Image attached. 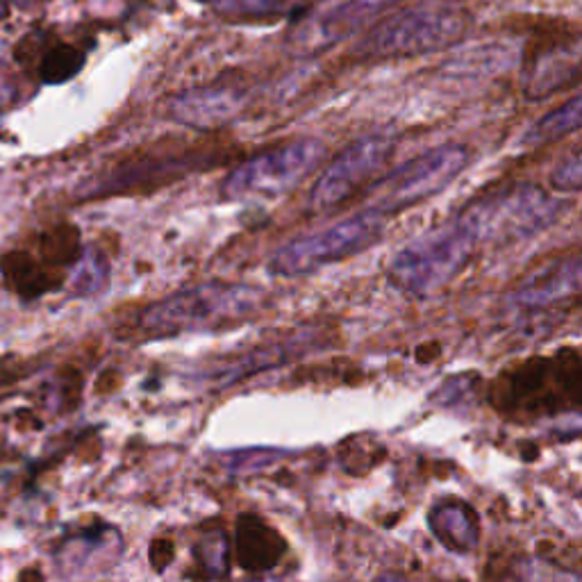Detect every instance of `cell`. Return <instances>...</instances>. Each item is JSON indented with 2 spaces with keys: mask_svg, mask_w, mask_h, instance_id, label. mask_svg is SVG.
Returning a JSON list of instances; mask_svg holds the SVG:
<instances>
[{
  "mask_svg": "<svg viewBox=\"0 0 582 582\" xmlns=\"http://www.w3.org/2000/svg\"><path fill=\"white\" fill-rule=\"evenodd\" d=\"M514 582H582L578 573L558 567L544 558H519L512 564Z\"/></svg>",
  "mask_w": 582,
  "mask_h": 582,
  "instance_id": "obj_23",
  "label": "cell"
},
{
  "mask_svg": "<svg viewBox=\"0 0 582 582\" xmlns=\"http://www.w3.org/2000/svg\"><path fill=\"white\" fill-rule=\"evenodd\" d=\"M124 552V537L112 526H94L78 535H71L62 548L57 562L69 575L101 571L112 567Z\"/></svg>",
  "mask_w": 582,
  "mask_h": 582,
  "instance_id": "obj_15",
  "label": "cell"
},
{
  "mask_svg": "<svg viewBox=\"0 0 582 582\" xmlns=\"http://www.w3.org/2000/svg\"><path fill=\"white\" fill-rule=\"evenodd\" d=\"M580 282H582V265L578 255L552 259L523 278L514 287L508 303L514 312L523 316L542 314L560 303L578 299Z\"/></svg>",
  "mask_w": 582,
  "mask_h": 582,
  "instance_id": "obj_11",
  "label": "cell"
},
{
  "mask_svg": "<svg viewBox=\"0 0 582 582\" xmlns=\"http://www.w3.org/2000/svg\"><path fill=\"white\" fill-rule=\"evenodd\" d=\"M472 162V151L462 143H444L430 149L410 162L400 164L385 178L369 187V208L389 217L442 194Z\"/></svg>",
  "mask_w": 582,
  "mask_h": 582,
  "instance_id": "obj_5",
  "label": "cell"
},
{
  "mask_svg": "<svg viewBox=\"0 0 582 582\" xmlns=\"http://www.w3.org/2000/svg\"><path fill=\"white\" fill-rule=\"evenodd\" d=\"M474 385H476V377L474 375H459V377H451L446 381L440 389H434V403L442 405V407H453L459 405L462 396H472L474 394Z\"/></svg>",
  "mask_w": 582,
  "mask_h": 582,
  "instance_id": "obj_28",
  "label": "cell"
},
{
  "mask_svg": "<svg viewBox=\"0 0 582 582\" xmlns=\"http://www.w3.org/2000/svg\"><path fill=\"white\" fill-rule=\"evenodd\" d=\"M398 3L400 0H316L296 14L287 35V48L296 57L333 50Z\"/></svg>",
  "mask_w": 582,
  "mask_h": 582,
  "instance_id": "obj_7",
  "label": "cell"
},
{
  "mask_svg": "<svg viewBox=\"0 0 582 582\" xmlns=\"http://www.w3.org/2000/svg\"><path fill=\"white\" fill-rule=\"evenodd\" d=\"M580 78V42L550 46L537 53L521 75V92L528 101H544Z\"/></svg>",
  "mask_w": 582,
  "mask_h": 582,
  "instance_id": "obj_13",
  "label": "cell"
},
{
  "mask_svg": "<svg viewBox=\"0 0 582 582\" xmlns=\"http://www.w3.org/2000/svg\"><path fill=\"white\" fill-rule=\"evenodd\" d=\"M251 582H287V580L276 578V575H261V578H255V580H251Z\"/></svg>",
  "mask_w": 582,
  "mask_h": 582,
  "instance_id": "obj_30",
  "label": "cell"
},
{
  "mask_svg": "<svg viewBox=\"0 0 582 582\" xmlns=\"http://www.w3.org/2000/svg\"><path fill=\"white\" fill-rule=\"evenodd\" d=\"M396 139L387 132L364 135L333 158L310 191V210L322 214L360 191L394 155Z\"/></svg>",
  "mask_w": 582,
  "mask_h": 582,
  "instance_id": "obj_9",
  "label": "cell"
},
{
  "mask_svg": "<svg viewBox=\"0 0 582 582\" xmlns=\"http://www.w3.org/2000/svg\"><path fill=\"white\" fill-rule=\"evenodd\" d=\"M562 206L537 185H516L472 202L469 212L480 228V240L516 242L535 237L560 217Z\"/></svg>",
  "mask_w": 582,
  "mask_h": 582,
  "instance_id": "obj_8",
  "label": "cell"
},
{
  "mask_svg": "<svg viewBox=\"0 0 582 582\" xmlns=\"http://www.w3.org/2000/svg\"><path fill=\"white\" fill-rule=\"evenodd\" d=\"M284 542L257 516H242L237 526V560L244 569L269 571L280 562Z\"/></svg>",
  "mask_w": 582,
  "mask_h": 582,
  "instance_id": "obj_17",
  "label": "cell"
},
{
  "mask_svg": "<svg viewBox=\"0 0 582 582\" xmlns=\"http://www.w3.org/2000/svg\"><path fill=\"white\" fill-rule=\"evenodd\" d=\"M318 337L314 333H299L291 335L284 341H271L265 346H257L248 353H240L235 358L219 360L206 369H200L194 373V383L202 389H228L232 385H237L251 375H257L259 371L267 369H278L289 362H294L296 358L310 353L314 348V341Z\"/></svg>",
  "mask_w": 582,
  "mask_h": 582,
  "instance_id": "obj_10",
  "label": "cell"
},
{
  "mask_svg": "<svg viewBox=\"0 0 582 582\" xmlns=\"http://www.w3.org/2000/svg\"><path fill=\"white\" fill-rule=\"evenodd\" d=\"M8 12H10L8 3H5V0H0V19H3V16H8Z\"/></svg>",
  "mask_w": 582,
  "mask_h": 582,
  "instance_id": "obj_31",
  "label": "cell"
},
{
  "mask_svg": "<svg viewBox=\"0 0 582 582\" xmlns=\"http://www.w3.org/2000/svg\"><path fill=\"white\" fill-rule=\"evenodd\" d=\"M42 255L53 267L60 265H73L75 257L80 255V244H78V232L69 225L55 228L46 232L42 240Z\"/></svg>",
  "mask_w": 582,
  "mask_h": 582,
  "instance_id": "obj_25",
  "label": "cell"
},
{
  "mask_svg": "<svg viewBox=\"0 0 582 582\" xmlns=\"http://www.w3.org/2000/svg\"><path fill=\"white\" fill-rule=\"evenodd\" d=\"M265 294L251 284L240 282H206L171 294L139 318V326L151 337H176L185 333L219 330L246 322L253 316Z\"/></svg>",
  "mask_w": 582,
  "mask_h": 582,
  "instance_id": "obj_2",
  "label": "cell"
},
{
  "mask_svg": "<svg viewBox=\"0 0 582 582\" xmlns=\"http://www.w3.org/2000/svg\"><path fill=\"white\" fill-rule=\"evenodd\" d=\"M202 158L198 155H181V158H162V160H143L135 162L128 166H119L112 171L109 176L92 185L90 189H84V198H96V196H109V194H121L130 191L135 187L149 185V183H168L176 181L187 173L200 168Z\"/></svg>",
  "mask_w": 582,
  "mask_h": 582,
  "instance_id": "obj_14",
  "label": "cell"
},
{
  "mask_svg": "<svg viewBox=\"0 0 582 582\" xmlns=\"http://www.w3.org/2000/svg\"><path fill=\"white\" fill-rule=\"evenodd\" d=\"M84 67V55L73 46H55L46 53L42 62V80L48 84H60L71 80Z\"/></svg>",
  "mask_w": 582,
  "mask_h": 582,
  "instance_id": "obj_24",
  "label": "cell"
},
{
  "mask_svg": "<svg viewBox=\"0 0 582 582\" xmlns=\"http://www.w3.org/2000/svg\"><path fill=\"white\" fill-rule=\"evenodd\" d=\"M385 219L373 210H364L312 235H303L273 253L269 271L278 278H299L356 257L383 240Z\"/></svg>",
  "mask_w": 582,
  "mask_h": 582,
  "instance_id": "obj_4",
  "label": "cell"
},
{
  "mask_svg": "<svg viewBox=\"0 0 582 582\" xmlns=\"http://www.w3.org/2000/svg\"><path fill=\"white\" fill-rule=\"evenodd\" d=\"M469 25L472 19L462 8L444 0H428L377 23L360 44V53L383 60L442 53L459 44L469 33Z\"/></svg>",
  "mask_w": 582,
  "mask_h": 582,
  "instance_id": "obj_3",
  "label": "cell"
},
{
  "mask_svg": "<svg viewBox=\"0 0 582 582\" xmlns=\"http://www.w3.org/2000/svg\"><path fill=\"white\" fill-rule=\"evenodd\" d=\"M248 94L237 86H196L168 101V119L194 130H219L230 126L246 109Z\"/></svg>",
  "mask_w": 582,
  "mask_h": 582,
  "instance_id": "obj_12",
  "label": "cell"
},
{
  "mask_svg": "<svg viewBox=\"0 0 582 582\" xmlns=\"http://www.w3.org/2000/svg\"><path fill=\"white\" fill-rule=\"evenodd\" d=\"M194 560L206 580H217L228 573L230 567V542L228 537L217 531L198 539L194 546Z\"/></svg>",
  "mask_w": 582,
  "mask_h": 582,
  "instance_id": "obj_22",
  "label": "cell"
},
{
  "mask_svg": "<svg viewBox=\"0 0 582 582\" xmlns=\"http://www.w3.org/2000/svg\"><path fill=\"white\" fill-rule=\"evenodd\" d=\"M225 19H278L296 16L310 0H198Z\"/></svg>",
  "mask_w": 582,
  "mask_h": 582,
  "instance_id": "obj_19",
  "label": "cell"
},
{
  "mask_svg": "<svg viewBox=\"0 0 582 582\" xmlns=\"http://www.w3.org/2000/svg\"><path fill=\"white\" fill-rule=\"evenodd\" d=\"M326 158V143L318 139H294L261 151L237 164L221 185L225 200L278 198L299 187Z\"/></svg>",
  "mask_w": 582,
  "mask_h": 582,
  "instance_id": "obj_6",
  "label": "cell"
},
{
  "mask_svg": "<svg viewBox=\"0 0 582 582\" xmlns=\"http://www.w3.org/2000/svg\"><path fill=\"white\" fill-rule=\"evenodd\" d=\"M480 242V228L467 208L400 248L389 261L387 280L400 294L426 301L459 276Z\"/></svg>",
  "mask_w": 582,
  "mask_h": 582,
  "instance_id": "obj_1",
  "label": "cell"
},
{
  "mask_svg": "<svg viewBox=\"0 0 582 582\" xmlns=\"http://www.w3.org/2000/svg\"><path fill=\"white\" fill-rule=\"evenodd\" d=\"M107 282H109V261L105 253L94 246H86L84 251H80L69 278L73 296L80 299L96 296L107 287Z\"/></svg>",
  "mask_w": 582,
  "mask_h": 582,
  "instance_id": "obj_20",
  "label": "cell"
},
{
  "mask_svg": "<svg viewBox=\"0 0 582 582\" xmlns=\"http://www.w3.org/2000/svg\"><path fill=\"white\" fill-rule=\"evenodd\" d=\"M580 124H582V98H580V94H575L564 105L556 107L546 116H542L539 121H535L531 126V130L523 135L521 146H531V149H537V146L556 143V141L578 132Z\"/></svg>",
  "mask_w": 582,
  "mask_h": 582,
  "instance_id": "obj_18",
  "label": "cell"
},
{
  "mask_svg": "<svg viewBox=\"0 0 582 582\" xmlns=\"http://www.w3.org/2000/svg\"><path fill=\"white\" fill-rule=\"evenodd\" d=\"M287 451H276V449H255V451H240L232 453L230 462H225L232 472L237 474H251L269 467L271 462L284 457Z\"/></svg>",
  "mask_w": 582,
  "mask_h": 582,
  "instance_id": "obj_27",
  "label": "cell"
},
{
  "mask_svg": "<svg viewBox=\"0 0 582 582\" xmlns=\"http://www.w3.org/2000/svg\"><path fill=\"white\" fill-rule=\"evenodd\" d=\"M550 187L564 194H578L582 189V160L578 149H573L556 168L550 171Z\"/></svg>",
  "mask_w": 582,
  "mask_h": 582,
  "instance_id": "obj_26",
  "label": "cell"
},
{
  "mask_svg": "<svg viewBox=\"0 0 582 582\" xmlns=\"http://www.w3.org/2000/svg\"><path fill=\"white\" fill-rule=\"evenodd\" d=\"M3 273L8 282L25 299H35L44 291L53 289V278L37 265V261L25 253H10L3 257Z\"/></svg>",
  "mask_w": 582,
  "mask_h": 582,
  "instance_id": "obj_21",
  "label": "cell"
},
{
  "mask_svg": "<svg viewBox=\"0 0 582 582\" xmlns=\"http://www.w3.org/2000/svg\"><path fill=\"white\" fill-rule=\"evenodd\" d=\"M14 3H16L19 8H31V5L35 3V0H14Z\"/></svg>",
  "mask_w": 582,
  "mask_h": 582,
  "instance_id": "obj_32",
  "label": "cell"
},
{
  "mask_svg": "<svg viewBox=\"0 0 582 582\" xmlns=\"http://www.w3.org/2000/svg\"><path fill=\"white\" fill-rule=\"evenodd\" d=\"M375 582H407V578L400 573H383L381 578H375Z\"/></svg>",
  "mask_w": 582,
  "mask_h": 582,
  "instance_id": "obj_29",
  "label": "cell"
},
{
  "mask_svg": "<svg viewBox=\"0 0 582 582\" xmlns=\"http://www.w3.org/2000/svg\"><path fill=\"white\" fill-rule=\"evenodd\" d=\"M428 528L436 542L457 556H469L480 544V521L467 501L449 499L432 505Z\"/></svg>",
  "mask_w": 582,
  "mask_h": 582,
  "instance_id": "obj_16",
  "label": "cell"
}]
</instances>
